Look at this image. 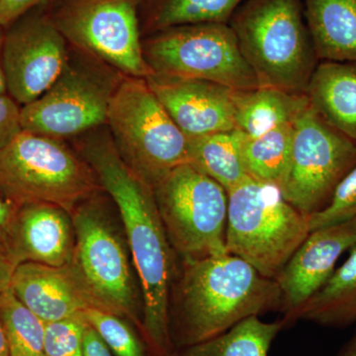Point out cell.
I'll return each mask as SVG.
<instances>
[{
    "instance_id": "cell-31",
    "label": "cell",
    "mask_w": 356,
    "mask_h": 356,
    "mask_svg": "<svg viewBox=\"0 0 356 356\" xmlns=\"http://www.w3.org/2000/svg\"><path fill=\"white\" fill-rule=\"evenodd\" d=\"M48 0H0V26L7 29L21 17Z\"/></svg>"
},
{
    "instance_id": "cell-12",
    "label": "cell",
    "mask_w": 356,
    "mask_h": 356,
    "mask_svg": "<svg viewBox=\"0 0 356 356\" xmlns=\"http://www.w3.org/2000/svg\"><path fill=\"white\" fill-rule=\"evenodd\" d=\"M140 0H64L51 16L67 43L126 76H151L143 51Z\"/></svg>"
},
{
    "instance_id": "cell-18",
    "label": "cell",
    "mask_w": 356,
    "mask_h": 356,
    "mask_svg": "<svg viewBox=\"0 0 356 356\" xmlns=\"http://www.w3.org/2000/svg\"><path fill=\"white\" fill-rule=\"evenodd\" d=\"M306 95L323 119L356 143V63L318 62Z\"/></svg>"
},
{
    "instance_id": "cell-9",
    "label": "cell",
    "mask_w": 356,
    "mask_h": 356,
    "mask_svg": "<svg viewBox=\"0 0 356 356\" xmlns=\"http://www.w3.org/2000/svg\"><path fill=\"white\" fill-rule=\"evenodd\" d=\"M159 217L181 259L225 254L228 192L191 163L170 170L153 187Z\"/></svg>"
},
{
    "instance_id": "cell-3",
    "label": "cell",
    "mask_w": 356,
    "mask_h": 356,
    "mask_svg": "<svg viewBox=\"0 0 356 356\" xmlns=\"http://www.w3.org/2000/svg\"><path fill=\"white\" fill-rule=\"evenodd\" d=\"M229 25L259 86L306 93L318 60L301 0H248Z\"/></svg>"
},
{
    "instance_id": "cell-2",
    "label": "cell",
    "mask_w": 356,
    "mask_h": 356,
    "mask_svg": "<svg viewBox=\"0 0 356 356\" xmlns=\"http://www.w3.org/2000/svg\"><path fill=\"white\" fill-rule=\"evenodd\" d=\"M281 307L277 282L236 255L225 252L181 259L170 295L173 348L207 341L245 318L280 312Z\"/></svg>"
},
{
    "instance_id": "cell-24",
    "label": "cell",
    "mask_w": 356,
    "mask_h": 356,
    "mask_svg": "<svg viewBox=\"0 0 356 356\" xmlns=\"http://www.w3.org/2000/svg\"><path fill=\"white\" fill-rule=\"evenodd\" d=\"M293 123L255 138H243L242 158L248 177L280 188L291 154Z\"/></svg>"
},
{
    "instance_id": "cell-8",
    "label": "cell",
    "mask_w": 356,
    "mask_h": 356,
    "mask_svg": "<svg viewBox=\"0 0 356 356\" xmlns=\"http://www.w3.org/2000/svg\"><path fill=\"white\" fill-rule=\"evenodd\" d=\"M74 50L53 86L21 107L23 131L64 140L106 124L110 102L126 76L83 51Z\"/></svg>"
},
{
    "instance_id": "cell-16",
    "label": "cell",
    "mask_w": 356,
    "mask_h": 356,
    "mask_svg": "<svg viewBox=\"0 0 356 356\" xmlns=\"http://www.w3.org/2000/svg\"><path fill=\"white\" fill-rule=\"evenodd\" d=\"M74 243L70 213L54 204H25L16 212L6 252L16 266L24 262L65 266L72 261Z\"/></svg>"
},
{
    "instance_id": "cell-33",
    "label": "cell",
    "mask_w": 356,
    "mask_h": 356,
    "mask_svg": "<svg viewBox=\"0 0 356 356\" xmlns=\"http://www.w3.org/2000/svg\"><path fill=\"white\" fill-rule=\"evenodd\" d=\"M17 210L18 206L0 196V250L2 252H6L9 231Z\"/></svg>"
},
{
    "instance_id": "cell-11",
    "label": "cell",
    "mask_w": 356,
    "mask_h": 356,
    "mask_svg": "<svg viewBox=\"0 0 356 356\" xmlns=\"http://www.w3.org/2000/svg\"><path fill=\"white\" fill-rule=\"evenodd\" d=\"M356 166V143L330 125L309 102L293 122L291 154L280 189L311 216L330 203L337 185Z\"/></svg>"
},
{
    "instance_id": "cell-32",
    "label": "cell",
    "mask_w": 356,
    "mask_h": 356,
    "mask_svg": "<svg viewBox=\"0 0 356 356\" xmlns=\"http://www.w3.org/2000/svg\"><path fill=\"white\" fill-rule=\"evenodd\" d=\"M83 356H115L99 334L88 324L83 332Z\"/></svg>"
},
{
    "instance_id": "cell-37",
    "label": "cell",
    "mask_w": 356,
    "mask_h": 356,
    "mask_svg": "<svg viewBox=\"0 0 356 356\" xmlns=\"http://www.w3.org/2000/svg\"><path fill=\"white\" fill-rule=\"evenodd\" d=\"M0 356H9L8 344H7L6 332L0 321Z\"/></svg>"
},
{
    "instance_id": "cell-6",
    "label": "cell",
    "mask_w": 356,
    "mask_h": 356,
    "mask_svg": "<svg viewBox=\"0 0 356 356\" xmlns=\"http://www.w3.org/2000/svg\"><path fill=\"white\" fill-rule=\"evenodd\" d=\"M310 232L309 216L276 185L248 178L228 192L227 252L264 277L275 280Z\"/></svg>"
},
{
    "instance_id": "cell-7",
    "label": "cell",
    "mask_w": 356,
    "mask_h": 356,
    "mask_svg": "<svg viewBox=\"0 0 356 356\" xmlns=\"http://www.w3.org/2000/svg\"><path fill=\"white\" fill-rule=\"evenodd\" d=\"M99 193L72 211L76 243L69 266L95 308L132 321L142 329L143 304L128 245L103 207Z\"/></svg>"
},
{
    "instance_id": "cell-5",
    "label": "cell",
    "mask_w": 356,
    "mask_h": 356,
    "mask_svg": "<svg viewBox=\"0 0 356 356\" xmlns=\"http://www.w3.org/2000/svg\"><path fill=\"white\" fill-rule=\"evenodd\" d=\"M106 125L122 161L152 189L177 166L191 163V142L149 88L125 76L115 91Z\"/></svg>"
},
{
    "instance_id": "cell-17",
    "label": "cell",
    "mask_w": 356,
    "mask_h": 356,
    "mask_svg": "<svg viewBox=\"0 0 356 356\" xmlns=\"http://www.w3.org/2000/svg\"><path fill=\"white\" fill-rule=\"evenodd\" d=\"M11 291L46 324L95 308L69 264L57 267L35 262L21 264L14 271Z\"/></svg>"
},
{
    "instance_id": "cell-15",
    "label": "cell",
    "mask_w": 356,
    "mask_h": 356,
    "mask_svg": "<svg viewBox=\"0 0 356 356\" xmlns=\"http://www.w3.org/2000/svg\"><path fill=\"white\" fill-rule=\"evenodd\" d=\"M146 81L187 137L235 130V89L211 81L156 74Z\"/></svg>"
},
{
    "instance_id": "cell-34",
    "label": "cell",
    "mask_w": 356,
    "mask_h": 356,
    "mask_svg": "<svg viewBox=\"0 0 356 356\" xmlns=\"http://www.w3.org/2000/svg\"><path fill=\"white\" fill-rule=\"evenodd\" d=\"M16 266L6 252L0 250V298L10 291Z\"/></svg>"
},
{
    "instance_id": "cell-27",
    "label": "cell",
    "mask_w": 356,
    "mask_h": 356,
    "mask_svg": "<svg viewBox=\"0 0 356 356\" xmlns=\"http://www.w3.org/2000/svg\"><path fill=\"white\" fill-rule=\"evenodd\" d=\"M83 316L115 356H147L144 343L125 318L93 307L84 311Z\"/></svg>"
},
{
    "instance_id": "cell-21",
    "label": "cell",
    "mask_w": 356,
    "mask_h": 356,
    "mask_svg": "<svg viewBox=\"0 0 356 356\" xmlns=\"http://www.w3.org/2000/svg\"><path fill=\"white\" fill-rule=\"evenodd\" d=\"M343 327L356 322V247L331 277L300 309L296 321Z\"/></svg>"
},
{
    "instance_id": "cell-30",
    "label": "cell",
    "mask_w": 356,
    "mask_h": 356,
    "mask_svg": "<svg viewBox=\"0 0 356 356\" xmlns=\"http://www.w3.org/2000/svg\"><path fill=\"white\" fill-rule=\"evenodd\" d=\"M21 106L8 95H0V149L22 131Z\"/></svg>"
},
{
    "instance_id": "cell-23",
    "label": "cell",
    "mask_w": 356,
    "mask_h": 356,
    "mask_svg": "<svg viewBox=\"0 0 356 356\" xmlns=\"http://www.w3.org/2000/svg\"><path fill=\"white\" fill-rule=\"evenodd\" d=\"M285 327L283 318L264 322L254 316L219 336L179 348L172 356H268L274 339Z\"/></svg>"
},
{
    "instance_id": "cell-14",
    "label": "cell",
    "mask_w": 356,
    "mask_h": 356,
    "mask_svg": "<svg viewBox=\"0 0 356 356\" xmlns=\"http://www.w3.org/2000/svg\"><path fill=\"white\" fill-rule=\"evenodd\" d=\"M355 247L356 217L310 232L275 278L286 327L297 322L301 307L331 277L341 255Z\"/></svg>"
},
{
    "instance_id": "cell-20",
    "label": "cell",
    "mask_w": 356,
    "mask_h": 356,
    "mask_svg": "<svg viewBox=\"0 0 356 356\" xmlns=\"http://www.w3.org/2000/svg\"><path fill=\"white\" fill-rule=\"evenodd\" d=\"M309 105L306 93L259 86L236 90V129L255 138L281 126L292 124Z\"/></svg>"
},
{
    "instance_id": "cell-13",
    "label": "cell",
    "mask_w": 356,
    "mask_h": 356,
    "mask_svg": "<svg viewBox=\"0 0 356 356\" xmlns=\"http://www.w3.org/2000/svg\"><path fill=\"white\" fill-rule=\"evenodd\" d=\"M67 44L46 14L28 13L9 26L2 51L7 95L21 107L44 95L67 65Z\"/></svg>"
},
{
    "instance_id": "cell-22",
    "label": "cell",
    "mask_w": 356,
    "mask_h": 356,
    "mask_svg": "<svg viewBox=\"0 0 356 356\" xmlns=\"http://www.w3.org/2000/svg\"><path fill=\"white\" fill-rule=\"evenodd\" d=\"M245 135L241 131L189 137L191 163L227 192L248 179L242 158Z\"/></svg>"
},
{
    "instance_id": "cell-26",
    "label": "cell",
    "mask_w": 356,
    "mask_h": 356,
    "mask_svg": "<svg viewBox=\"0 0 356 356\" xmlns=\"http://www.w3.org/2000/svg\"><path fill=\"white\" fill-rule=\"evenodd\" d=\"M0 321L9 356H46V323L8 291L0 298Z\"/></svg>"
},
{
    "instance_id": "cell-29",
    "label": "cell",
    "mask_w": 356,
    "mask_h": 356,
    "mask_svg": "<svg viewBox=\"0 0 356 356\" xmlns=\"http://www.w3.org/2000/svg\"><path fill=\"white\" fill-rule=\"evenodd\" d=\"M86 324L83 313L46 324V356H83V339Z\"/></svg>"
},
{
    "instance_id": "cell-19",
    "label": "cell",
    "mask_w": 356,
    "mask_h": 356,
    "mask_svg": "<svg viewBox=\"0 0 356 356\" xmlns=\"http://www.w3.org/2000/svg\"><path fill=\"white\" fill-rule=\"evenodd\" d=\"M318 62L356 63V0H303Z\"/></svg>"
},
{
    "instance_id": "cell-36",
    "label": "cell",
    "mask_w": 356,
    "mask_h": 356,
    "mask_svg": "<svg viewBox=\"0 0 356 356\" xmlns=\"http://www.w3.org/2000/svg\"><path fill=\"white\" fill-rule=\"evenodd\" d=\"M337 356H356V334Z\"/></svg>"
},
{
    "instance_id": "cell-10",
    "label": "cell",
    "mask_w": 356,
    "mask_h": 356,
    "mask_svg": "<svg viewBox=\"0 0 356 356\" xmlns=\"http://www.w3.org/2000/svg\"><path fill=\"white\" fill-rule=\"evenodd\" d=\"M143 51L153 74L211 81L235 90L259 86L229 24L161 30L143 41Z\"/></svg>"
},
{
    "instance_id": "cell-25",
    "label": "cell",
    "mask_w": 356,
    "mask_h": 356,
    "mask_svg": "<svg viewBox=\"0 0 356 356\" xmlns=\"http://www.w3.org/2000/svg\"><path fill=\"white\" fill-rule=\"evenodd\" d=\"M248 0H153L147 27L158 32L193 24H229L234 14Z\"/></svg>"
},
{
    "instance_id": "cell-4",
    "label": "cell",
    "mask_w": 356,
    "mask_h": 356,
    "mask_svg": "<svg viewBox=\"0 0 356 356\" xmlns=\"http://www.w3.org/2000/svg\"><path fill=\"white\" fill-rule=\"evenodd\" d=\"M102 189L88 161L64 140L22 130L0 149V196L18 207L49 203L72 214Z\"/></svg>"
},
{
    "instance_id": "cell-1",
    "label": "cell",
    "mask_w": 356,
    "mask_h": 356,
    "mask_svg": "<svg viewBox=\"0 0 356 356\" xmlns=\"http://www.w3.org/2000/svg\"><path fill=\"white\" fill-rule=\"evenodd\" d=\"M90 133L81 140L79 154L120 214L142 293L143 334L154 356H172L175 348L170 307L175 254L159 217L153 189L124 163L109 133Z\"/></svg>"
},
{
    "instance_id": "cell-28",
    "label": "cell",
    "mask_w": 356,
    "mask_h": 356,
    "mask_svg": "<svg viewBox=\"0 0 356 356\" xmlns=\"http://www.w3.org/2000/svg\"><path fill=\"white\" fill-rule=\"evenodd\" d=\"M356 217V166L337 185L324 209L309 216L310 231Z\"/></svg>"
},
{
    "instance_id": "cell-35",
    "label": "cell",
    "mask_w": 356,
    "mask_h": 356,
    "mask_svg": "<svg viewBox=\"0 0 356 356\" xmlns=\"http://www.w3.org/2000/svg\"><path fill=\"white\" fill-rule=\"evenodd\" d=\"M4 36H6V29L0 26V95H7L6 76H4L3 72V60H2Z\"/></svg>"
}]
</instances>
